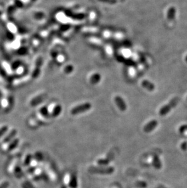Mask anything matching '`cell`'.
<instances>
[{
  "instance_id": "8fae6325",
  "label": "cell",
  "mask_w": 187,
  "mask_h": 188,
  "mask_svg": "<svg viewBox=\"0 0 187 188\" xmlns=\"http://www.w3.org/2000/svg\"><path fill=\"white\" fill-rule=\"evenodd\" d=\"M100 75L98 74H95L92 75L90 78V82L92 84H96L100 80Z\"/></svg>"
},
{
  "instance_id": "4fadbf2b",
  "label": "cell",
  "mask_w": 187,
  "mask_h": 188,
  "mask_svg": "<svg viewBox=\"0 0 187 188\" xmlns=\"http://www.w3.org/2000/svg\"><path fill=\"white\" fill-rule=\"evenodd\" d=\"M69 186L70 188H75L77 186V181H76V178L75 176H73L70 180L69 184Z\"/></svg>"
},
{
  "instance_id": "8992f818",
  "label": "cell",
  "mask_w": 187,
  "mask_h": 188,
  "mask_svg": "<svg viewBox=\"0 0 187 188\" xmlns=\"http://www.w3.org/2000/svg\"><path fill=\"white\" fill-rule=\"evenodd\" d=\"M141 85L144 88L146 89L147 90L149 91H152L155 89L154 85L152 83H151L150 81L147 80H143L141 82Z\"/></svg>"
},
{
  "instance_id": "5b68a950",
  "label": "cell",
  "mask_w": 187,
  "mask_h": 188,
  "mask_svg": "<svg viewBox=\"0 0 187 188\" xmlns=\"http://www.w3.org/2000/svg\"><path fill=\"white\" fill-rule=\"evenodd\" d=\"M115 102L118 106V108L120 109V110L122 111H124L126 110V105L124 101V100L119 96H116L115 97Z\"/></svg>"
},
{
  "instance_id": "ac0fdd59",
  "label": "cell",
  "mask_w": 187,
  "mask_h": 188,
  "mask_svg": "<svg viewBox=\"0 0 187 188\" xmlns=\"http://www.w3.org/2000/svg\"><path fill=\"white\" fill-rule=\"evenodd\" d=\"M70 180V176L69 175H67L64 178V183H66V184H69Z\"/></svg>"
},
{
  "instance_id": "ffe728a7",
  "label": "cell",
  "mask_w": 187,
  "mask_h": 188,
  "mask_svg": "<svg viewBox=\"0 0 187 188\" xmlns=\"http://www.w3.org/2000/svg\"><path fill=\"white\" fill-rule=\"evenodd\" d=\"M185 60L187 61V56L185 57Z\"/></svg>"
},
{
  "instance_id": "30bf717a",
  "label": "cell",
  "mask_w": 187,
  "mask_h": 188,
  "mask_svg": "<svg viewBox=\"0 0 187 188\" xmlns=\"http://www.w3.org/2000/svg\"><path fill=\"white\" fill-rule=\"evenodd\" d=\"M61 106L60 105H56L53 109L52 111V114L51 115L53 117H57L61 111Z\"/></svg>"
},
{
  "instance_id": "52a82bcc",
  "label": "cell",
  "mask_w": 187,
  "mask_h": 188,
  "mask_svg": "<svg viewBox=\"0 0 187 188\" xmlns=\"http://www.w3.org/2000/svg\"><path fill=\"white\" fill-rule=\"evenodd\" d=\"M152 157V164L153 165V166L155 168V169H161L162 167V162L159 159V158L156 156V155H154Z\"/></svg>"
},
{
  "instance_id": "d6986e66",
  "label": "cell",
  "mask_w": 187,
  "mask_h": 188,
  "mask_svg": "<svg viewBox=\"0 0 187 188\" xmlns=\"http://www.w3.org/2000/svg\"><path fill=\"white\" fill-rule=\"evenodd\" d=\"M156 188H167V187H165V186H163V185H159V186H157Z\"/></svg>"
},
{
  "instance_id": "6da1fadb",
  "label": "cell",
  "mask_w": 187,
  "mask_h": 188,
  "mask_svg": "<svg viewBox=\"0 0 187 188\" xmlns=\"http://www.w3.org/2000/svg\"><path fill=\"white\" fill-rule=\"evenodd\" d=\"M179 100H180V99L177 97H175L172 99L168 104L165 105L160 109L159 114L160 116H165L167 114L171 111V110H172L173 108H174L177 105Z\"/></svg>"
},
{
  "instance_id": "5bb4252c",
  "label": "cell",
  "mask_w": 187,
  "mask_h": 188,
  "mask_svg": "<svg viewBox=\"0 0 187 188\" xmlns=\"http://www.w3.org/2000/svg\"><path fill=\"white\" fill-rule=\"evenodd\" d=\"M110 160L109 159H99L97 160V163L99 164V165H106L107 164H108L109 162H110Z\"/></svg>"
},
{
  "instance_id": "2e32d148",
  "label": "cell",
  "mask_w": 187,
  "mask_h": 188,
  "mask_svg": "<svg viewBox=\"0 0 187 188\" xmlns=\"http://www.w3.org/2000/svg\"><path fill=\"white\" fill-rule=\"evenodd\" d=\"M181 148L184 151H186L187 150V142L186 141H185L182 143Z\"/></svg>"
},
{
  "instance_id": "9a60e30c",
  "label": "cell",
  "mask_w": 187,
  "mask_h": 188,
  "mask_svg": "<svg viewBox=\"0 0 187 188\" xmlns=\"http://www.w3.org/2000/svg\"><path fill=\"white\" fill-rule=\"evenodd\" d=\"M135 185L138 188H146L147 186L146 183L143 181H137L135 182Z\"/></svg>"
},
{
  "instance_id": "7c38bea8",
  "label": "cell",
  "mask_w": 187,
  "mask_h": 188,
  "mask_svg": "<svg viewBox=\"0 0 187 188\" xmlns=\"http://www.w3.org/2000/svg\"><path fill=\"white\" fill-rule=\"evenodd\" d=\"M179 132L182 136L187 137V125H183L180 126L179 128Z\"/></svg>"
},
{
  "instance_id": "3957f363",
  "label": "cell",
  "mask_w": 187,
  "mask_h": 188,
  "mask_svg": "<svg viewBox=\"0 0 187 188\" xmlns=\"http://www.w3.org/2000/svg\"><path fill=\"white\" fill-rule=\"evenodd\" d=\"M89 172L94 173L100 174H110L114 172V168L109 166L107 167H90L89 169Z\"/></svg>"
},
{
  "instance_id": "ba28073f",
  "label": "cell",
  "mask_w": 187,
  "mask_h": 188,
  "mask_svg": "<svg viewBox=\"0 0 187 188\" xmlns=\"http://www.w3.org/2000/svg\"><path fill=\"white\" fill-rule=\"evenodd\" d=\"M46 97V94H42L41 95H39L36 97H35L31 101V105H35L38 104L39 103L41 102Z\"/></svg>"
},
{
  "instance_id": "9c48e42d",
  "label": "cell",
  "mask_w": 187,
  "mask_h": 188,
  "mask_svg": "<svg viewBox=\"0 0 187 188\" xmlns=\"http://www.w3.org/2000/svg\"><path fill=\"white\" fill-rule=\"evenodd\" d=\"M175 15V9L174 7H171L169 9L167 12V19L169 21H172Z\"/></svg>"
},
{
  "instance_id": "7a4b0ae2",
  "label": "cell",
  "mask_w": 187,
  "mask_h": 188,
  "mask_svg": "<svg viewBox=\"0 0 187 188\" xmlns=\"http://www.w3.org/2000/svg\"><path fill=\"white\" fill-rule=\"evenodd\" d=\"M91 108V104L90 103L86 102L84 103H82L81 105H77L75 107H73L70 113L72 115H76L78 114H80L84 113L87 110H89Z\"/></svg>"
},
{
  "instance_id": "277c9868",
  "label": "cell",
  "mask_w": 187,
  "mask_h": 188,
  "mask_svg": "<svg viewBox=\"0 0 187 188\" xmlns=\"http://www.w3.org/2000/svg\"><path fill=\"white\" fill-rule=\"evenodd\" d=\"M157 125H158L157 120L155 119L151 120L144 126L143 131L145 133H150L157 127Z\"/></svg>"
},
{
  "instance_id": "e0dca14e",
  "label": "cell",
  "mask_w": 187,
  "mask_h": 188,
  "mask_svg": "<svg viewBox=\"0 0 187 188\" xmlns=\"http://www.w3.org/2000/svg\"><path fill=\"white\" fill-rule=\"evenodd\" d=\"M73 68H72V66H67L65 69H64V71L66 72V73H70L72 71Z\"/></svg>"
}]
</instances>
